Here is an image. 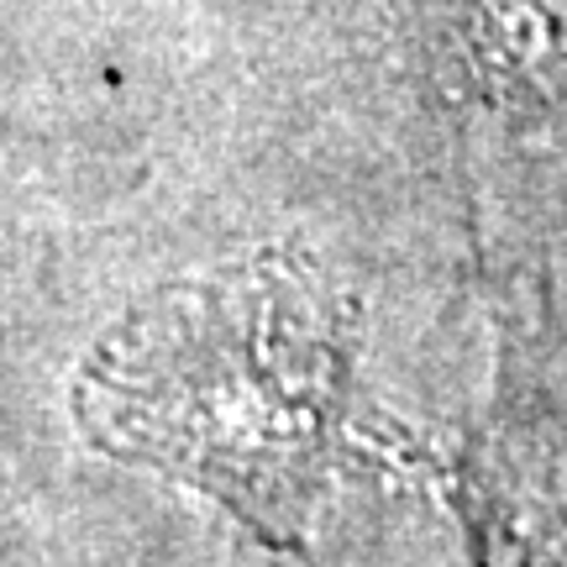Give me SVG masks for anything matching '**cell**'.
Masks as SVG:
<instances>
[{"instance_id":"6da1fadb","label":"cell","mask_w":567,"mask_h":567,"mask_svg":"<svg viewBox=\"0 0 567 567\" xmlns=\"http://www.w3.org/2000/svg\"><path fill=\"white\" fill-rule=\"evenodd\" d=\"M363 310L300 252H258L132 305L74 379L105 457L210 494L289 567L310 520L373 457H410L358 384Z\"/></svg>"},{"instance_id":"7a4b0ae2","label":"cell","mask_w":567,"mask_h":567,"mask_svg":"<svg viewBox=\"0 0 567 567\" xmlns=\"http://www.w3.org/2000/svg\"><path fill=\"white\" fill-rule=\"evenodd\" d=\"M499 368L463 442L410 446L442 478L473 567H567V321L542 284L499 289Z\"/></svg>"},{"instance_id":"3957f363","label":"cell","mask_w":567,"mask_h":567,"mask_svg":"<svg viewBox=\"0 0 567 567\" xmlns=\"http://www.w3.org/2000/svg\"><path fill=\"white\" fill-rule=\"evenodd\" d=\"M431 53L484 101H536L567 84V0H421Z\"/></svg>"}]
</instances>
